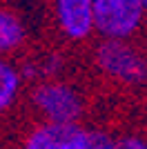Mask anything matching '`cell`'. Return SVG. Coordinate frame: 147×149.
<instances>
[{"label":"cell","instance_id":"7","mask_svg":"<svg viewBox=\"0 0 147 149\" xmlns=\"http://www.w3.org/2000/svg\"><path fill=\"white\" fill-rule=\"evenodd\" d=\"M18 91V74L7 62L0 60V111L13 100Z\"/></svg>","mask_w":147,"mask_h":149},{"label":"cell","instance_id":"6","mask_svg":"<svg viewBox=\"0 0 147 149\" xmlns=\"http://www.w3.org/2000/svg\"><path fill=\"white\" fill-rule=\"evenodd\" d=\"M20 38H22L20 22L13 18L11 13L0 11V51L16 47L20 42Z\"/></svg>","mask_w":147,"mask_h":149},{"label":"cell","instance_id":"2","mask_svg":"<svg viewBox=\"0 0 147 149\" xmlns=\"http://www.w3.org/2000/svg\"><path fill=\"white\" fill-rule=\"evenodd\" d=\"M98 65L107 71V74L116 76L125 82H141L147 74V67L143 58L134 49H129L127 45L118 42V40H107L98 47Z\"/></svg>","mask_w":147,"mask_h":149},{"label":"cell","instance_id":"9","mask_svg":"<svg viewBox=\"0 0 147 149\" xmlns=\"http://www.w3.org/2000/svg\"><path fill=\"white\" fill-rule=\"evenodd\" d=\"M116 149H147V143H143L138 138H125V140L116 143Z\"/></svg>","mask_w":147,"mask_h":149},{"label":"cell","instance_id":"3","mask_svg":"<svg viewBox=\"0 0 147 149\" xmlns=\"http://www.w3.org/2000/svg\"><path fill=\"white\" fill-rule=\"evenodd\" d=\"M36 105L56 125H74L83 111V100L74 89L62 85H43L36 91Z\"/></svg>","mask_w":147,"mask_h":149},{"label":"cell","instance_id":"1","mask_svg":"<svg viewBox=\"0 0 147 149\" xmlns=\"http://www.w3.org/2000/svg\"><path fill=\"white\" fill-rule=\"evenodd\" d=\"M141 0H94V25L111 40L129 36L143 18Z\"/></svg>","mask_w":147,"mask_h":149},{"label":"cell","instance_id":"8","mask_svg":"<svg viewBox=\"0 0 147 149\" xmlns=\"http://www.w3.org/2000/svg\"><path fill=\"white\" fill-rule=\"evenodd\" d=\"M89 149H116V143L103 131H89Z\"/></svg>","mask_w":147,"mask_h":149},{"label":"cell","instance_id":"5","mask_svg":"<svg viewBox=\"0 0 147 149\" xmlns=\"http://www.w3.org/2000/svg\"><path fill=\"white\" fill-rule=\"evenodd\" d=\"M62 31L71 38H85L94 25V0H58Z\"/></svg>","mask_w":147,"mask_h":149},{"label":"cell","instance_id":"10","mask_svg":"<svg viewBox=\"0 0 147 149\" xmlns=\"http://www.w3.org/2000/svg\"><path fill=\"white\" fill-rule=\"evenodd\" d=\"M141 5H143V9L147 11V0H141Z\"/></svg>","mask_w":147,"mask_h":149},{"label":"cell","instance_id":"4","mask_svg":"<svg viewBox=\"0 0 147 149\" xmlns=\"http://www.w3.org/2000/svg\"><path fill=\"white\" fill-rule=\"evenodd\" d=\"M24 149H89V131L78 125H45L27 140Z\"/></svg>","mask_w":147,"mask_h":149}]
</instances>
